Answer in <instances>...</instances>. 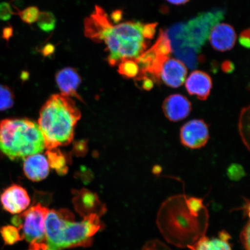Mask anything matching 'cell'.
Here are the masks:
<instances>
[{"label":"cell","mask_w":250,"mask_h":250,"mask_svg":"<svg viewBox=\"0 0 250 250\" xmlns=\"http://www.w3.org/2000/svg\"><path fill=\"white\" fill-rule=\"evenodd\" d=\"M162 171V167H160V166L156 165L153 167V173L155 174H159L161 173Z\"/></svg>","instance_id":"f35d334b"},{"label":"cell","mask_w":250,"mask_h":250,"mask_svg":"<svg viewBox=\"0 0 250 250\" xmlns=\"http://www.w3.org/2000/svg\"><path fill=\"white\" fill-rule=\"evenodd\" d=\"M224 15L221 10L205 12L187 24L175 25L168 33L179 48L192 49L199 54L212 27L223 20Z\"/></svg>","instance_id":"5b68a950"},{"label":"cell","mask_w":250,"mask_h":250,"mask_svg":"<svg viewBox=\"0 0 250 250\" xmlns=\"http://www.w3.org/2000/svg\"><path fill=\"white\" fill-rule=\"evenodd\" d=\"M142 250H171L160 240L155 239L149 240L143 246Z\"/></svg>","instance_id":"f1b7e54d"},{"label":"cell","mask_w":250,"mask_h":250,"mask_svg":"<svg viewBox=\"0 0 250 250\" xmlns=\"http://www.w3.org/2000/svg\"><path fill=\"white\" fill-rule=\"evenodd\" d=\"M156 26H157L156 23L144 24L143 34L146 40L153 39L155 34Z\"/></svg>","instance_id":"1f68e13d"},{"label":"cell","mask_w":250,"mask_h":250,"mask_svg":"<svg viewBox=\"0 0 250 250\" xmlns=\"http://www.w3.org/2000/svg\"><path fill=\"white\" fill-rule=\"evenodd\" d=\"M0 202L5 211L12 214H20L27 210L30 198L23 187L13 184L3 190Z\"/></svg>","instance_id":"9c48e42d"},{"label":"cell","mask_w":250,"mask_h":250,"mask_svg":"<svg viewBox=\"0 0 250 250\" xmlns=\"http://www.w3.org/2000/svg\"><path fill=\"white\" fill-rule=\"evenodd\" d=\"M15 14L9 3L6 2L0 3V20L8 21L10 20L12 15Z\"/></svg>","instance_id":"83f0119b"},{"label":"cell","mask_w":250,"mask_h":250,"mask_svg":"<svg viewBox=\"0 0 250 250\" xmlns=\"http://www.w3.org/2000/svg\"><path fill=\"white\" fill-rule=\"evenodd\" d=\"M56 47L51 43H47L42 49V54L43 57H50L54 54Z\"/></svg>","instance_id":"836d02e7"},{"label":"cell","mask_w":250,"mask_h":250,"mask_svg":"<svg viewBox=\"0 0 250 250\" xmlns=\"http://www.w3.org/2000/svg\"><path fill=\"white\" fill-rule=\"evenodd\" d=\"M188 92L195 96L201 101H205L210 95L212 89V80L208 74L196 70L190 73L186 82Z\"/></svg>","instance_id":"9a60e30c"},{"label":"cell","mask_w":250,"mask_h":250,"mask_svg":"<svg viewBox=\"0 0 250 250\" xmlns=\"http://www.w3.org/2000/svg\"><path fill=\"white\" fill-rule=\"evenodd\" d=\"M73 203L76 211L83 217L92 214L100 217L106 211L98 195L85 189L74 192Z\"/></svg>","instance_id":"30bf717a"},{"label":"cell","mask_w":250,"mask_h":250,"mask_svg":"<svg viewBox=\"0 0 250 250\" xmlns=\"http://www.w3.org/2000/svg\"><path fill=\"white\" fill-rule=\"evenodd\" d=\"M167 1L174 5H183L188 2L189 0H167Z\"/></svg>","instance_id":"74e56055"},{"label":"cell","mask_w":250,"mask_h":250,"mask_svg":"<svg viewBox=\"0 0 250 250\" xmlns=\"http://www.w3.org/2000/svg\"><path fill=\"white\" fill-rule=\"evenodd\" d=\"M45 148L38 124L26 119L0 121V152L12 161L40 154Z\"/></svg>","instance_id":"3957f363"},{"label":"cell","mask_w":250,"mask_h":250,"mask_svg":"<svg viewBox=\"0 0 250 250\" xmlns=\"http://www.w3.org/2000/svg\"><path fill=\"white\" fill-rule=\"evenodd\" d=\"M137 83H139V87L148 91L154 87V81L146 75H139L136 78Z\"/></svg>","instance_id":"f546056e"},{"label":"cell","mask_w":250,"mask_h":250,"mask_svg":"<svg viewBox=\"0 0 250 250\" xmlns=\"http://www.w3.org/2000/svg\"><path fill=\"white\" fill-rule=\"evenodd\" d=\"M181 142L187 148L198 149L204 146L209 139L208 125L201 120L188 122L181 127Z\"/></svg>","instance_id":"ba28073f"},{"label":"cell","mask_w":250,"mask_h":250,"mask_svg":"<svg viewBox=\"0 0 250 250\" xmlns=\"http://www.w3.org/2000/svg\"><path fill=\"white\" fill-rule=\"evenodd\" d=\"M23 171L25 176L32 181L44 180L49 173V165L44 155L36 154L24 159Z\"/></svg>","instance_id":"e0dca14e"},{"label":"cell","mask_w":250,"mask_h":250,"mask_svg":"<svg viewBox=\"0 0 250 250\" xmlns=\"http://www.w3.org/2000/svg\"><path fill=\"white\" fill-rule=\"evenodd\" d=\"M118 73L126 78H134L139 76L140 67L136 59H126L118 64Z\"/></svg>","instance_id":"ffe728a7"},{"label":"cell","mask_w":250,"mask_h":250,"mask_svg":"<svg viewBox=\"0 0 250 250\" xmlns=\"http://www.w3.org/2000/svg\"><path fill=\"white\" fill-rule=\"evenodd\" d=\"M227 176L232 181H239L246 176V172L241 165L233 164L228 167Z\"/></svg>","instance_id":"4316f807"},{"label":"cell","mask_w":250,"mask_h":250,"mask_svg":"<svg viewBox=\"0 0 250 250\" xmlns=\"http://www.w3.org/2000/svg\"><path fill=\"white\" fill-rule=\"evenodd\" d=\"M222 70L224 73L227 74L232 73L234 70V65L232 62L229 61H224L222 64Z\"/></svg>","instance_id":"8d00e7d4"},{"label":"cell","mask_w":250,"mask_h":250,"mask_svg":"<svg viewBox=\"0 0 250 250\" xmlns=\"http://www.w3.org/2000/svg\"><path fill=\"white\" fill-rule=\"evenodd\" d=\"M37 21L40 29L45 33H51L55 29L56 19L51 12H40Z\"/></svg>","instance_id":"603a6c76"},{"label":"cell","mask_w":250,"mask_h":250,"mask_svg":"<svg viewBox=\"0 0 250 250\" xmlns=\"http://www.w3.org/2000/svg\"><path fill=\"white\" fill-rule=\"evenodd\" d=\"M162 108L168 120L178 122L188 116L191 111L192 105L185 96L174 94L165 100Z\"/></svg>","instance_id":"5bb4252c"},{"label":"cell","mask_w":250,"mask_h":250,"mask_svg":"<svg viewBox=\"0 0 250 250\" xmlns=\"http://www.w3.org/2000/svg\"><path fill=\"white\" fill-rule=\"evenodd\" d=\"M144 24L136 21L111 24L103 33L101 42L107 46L109 65L114 66L124 59H136L145 52L149 42L144 36Z\"/></svg>","instance_id":"277c9868"},{"label":"cell","mask_w":250,"mask_h":250,"mask_svg":"<svg viewBox=\"0 0 250 250\" xmlns=\"http://www.w3.org/2000/svg\"><path fill=\"white\" fill-rule=\"evenodd\" d=\"M123 12L121 9H116L112 12L110 16V20L112 23L118 24L123 19Z\"/></svg>","instance_id":"e575fe53"},{"label":"cell","mask_w":250,"mask_h":250,"mask_svg":"<svg viewBox=\"0 0 250 250\" xmlns=\"http://www.w3.org/2000/svg\"><path fill=\"white\" fill-rule=\"evenodd\" d=\"M0 234L6 245H14L24 239L21 231L14 226L2 227L0 228Z\"/></svg>","instance_id":"44dd1931"},{"label":"cell","mask_w":250,"mask_h":250,"mask_svg":"<svg viewBox=\"0 0 250 250\" xmlns=\"http://www.w3.org/2000/svg\"><path fill=\"white\" fill-rule=\"evenodd\" d=\"M40 12L38 7L36 6H30L22 11H20L18 9L16 14L20 16L21 20L24 23L31 24L37 21Z\"/></svg>","instance_id":"484cf974"},{"label":"cell","mask_w":250,"mask_h":250,"mask_svg":"<svg viewBox=\"0 0 250 250\" xmlns=\"http://www.w3.org/2000/svg\"><path fill=\"white\" fill-rule=\"evenodd\" d=\"M55 78L56 83L62 95L76 97L81 100L77 89L82 80L76 69L70 67L62 68L56 73Z\"/></svg>","instance_id":"2e32d148"},{"label":"cell","mask_w":250,"mask_h":250,"mask_svg":"<svg viewBox=\"0 0 250 250\" xmlns=\"http://www.w3.org/2000/svg\"><path fill=\"white\" fill-rule=\"evenodd\" d=\"M112 24L107 13L99 5L84 21V33L87 38L96 43H101V37L107 28Z\"/></svg>","instance_id":"8fae6325"},{"label":"cell","mask_w":250,"mask_h":250,"mask_svg":"<svg viewBox=\"0 0 250 250\" xmlns=\"http://www.w3.org/2000/svg\"><path fill=\"white\" fill-rule=\"evenodd\" d=\"M80 222H75L74 217L66 219L62 224L49 250H62L92 245L93 236L102 229V223L98 215L92 214Z\"/></svg>","instance_id":"8992f818"},{"label":"cell","mask_w":250,"mask_h":250,"mask_svg":"<svg viewBox=\"0 0 250 250\" xmlns=\"http://www.w3.org/2000/svg\"><path fill=\"white\" fill-rule=\"evenodd\" d=\"M81 117L79 109L71 97L62 93L53 95L43 105L39 120L45 148L69 145Z\"/></svg>","instance_id":"7a4b0ae2"},{"label":"cell","mask_w":250,"mask_h":250,"mask_svg":"<svg viewBox=\"0 0 250 250\" xmlns=\"http://www.w3.org/2000/svg\"><path fill=\"white\" fill-rule=\"evenodd\" d=\"M232 238L229 233L222 230L218 237L203 236L192 245L188 247L190 250H232L229 240Z\"/></svg>","instance_id":"ac0fdd59"},{"label":"cell","mask_w":250,"mask_h":250,"mask_svg":"<svg viewBox=\"0 0 250 250\" xmlns=\"http://www.w3.org/2000/svg\"><path fill=\"white\" fill-rule=\"evenodd\" d=\"M186 198L177 195L167 199L157 217L159 229L166 240L179 248L192 245L205 235L208 227V211L193 215L187 208Z\"/></svg>","instance_id":"6da1fadb"},{"label":"cell","mask_w":250,"mask_h":250,"mask_svg":"<svg viewBox=\"0 0 250 250\" xmlns=\"http://www.w3.org/2000/svg\"><path fill=\"white\" fill-rule=\"evenodd\" d=\"M14 34V29L10 24L8 26H6L3 29L2 32V38L7 42H9V40L11 39V37L13 36Z\"/></svg>","instance_id":"d590c367"},{"label":"cell","mask_w":250,"mask_h":250,"mask_svg":"<svg viewBox=\"0 0 250 250\" xmlns=\"http://www.w3.org/2000/svg\"><path fill=\"white\" fill-rule=\"evenodd\" d=\"M250 221L246 225L240 233V240L244 250H250Z\"/></svg>","instance_id":"4dcf8cb0"},{"label":"cell","mask_w":250,"mask_h":250,"mask_svg":"<svg viewBox=\"0 0 250 250\" xmlns=\"http://www.w3.org/2000/svg\"><path fill=\"white\" fill-rule=\"evenodd\" d=\"M239 42L243 46L247 48H249L250 45L249 29L243 30L241 34H240Z\"/></svg>","instance_id":"d6a6232c"},{"label":"cell","mask_w":250,"mask_h":250,"mask_svg":"<svg viewBox=\"0 0 250 250\" xmlns=\"http://www.w3.org/2000/svg\"><path fill=\"white\" fill-rule=\"evenodd\" d=\"M208 37L212 48L221 52L229 51L233 48L237 38L233 27L227 23L215 24Z\"/></svg>","instance_id":"4fadbf2b"},{"label":"cell","mask_w":250,"mask_h":250,"mask_svg":"<svg viewBox=\"0 0 250 250\" xmlns=\"http://www.w3.org/2000/svg\"><path fill=\"white\" fill-rule=\"evenodd\" d=\"M46 159L49 167L54 169L61 176H64L67 173V159L65 154L58 148L47 149Z\"/></svg>","instance_id":"d6986e66"},{"label":"cell","mask_w":250,"mask_h":250,"mask_svg":"<svg viewBox=\"0 0 250 250\" xmlns=\"http://www.w3.org/2000/svg\"><path fill=\"white\" fill-rule=\"evenodd\" d=\"M186 202L189 211L195 216H199L205 212H208L207 208L203 204V199L196 198V197H190V198H187V196H186Z\"/></svg>","instance_id":"d4e9b609"},{"label":"cell","mask_w":250,"mask_h":250,"mask_svg":"<svg viewBox=\"0 0 250 250\" xmlns=\"http://www.w3.org/2000/svg\"><path fill=\"white\" fill-rule=\"evenodd\" d=\"M48 211V208L38 203L12 218V224L30 243L29 250H46L48 248L45 221Z\"/></svg>","instance_id":"52a82bcc"},{"label":"cell","mask_w":250,"mask_h":250,"mask_svg":"<svg viewBox=\"0 0 250 250\" xmlns=\"http://www.w3.org/2000/svg\"><path fill=\"white\" fill-rule=\"evenodd\" d=\"M14 102L15 96L12 90L7 86L0 84V111L11 108Z\"/></svg>","instance_id":"cb8c5ba5"},{"label":"cell","mask_w":250,"mask_h":250,"mask_svg":"<svg viewBox=\"0 0 250 250\" xmlns=\"http://www.w3.org/2000/svg\"><path fill=\"white\" fill-rule=\"evenodd\" d=\"M239 127L243 142L249 149L250 139V107L249 106L242 109L240 117Z\"/></svg>","instance_id":"7402d4cb"},{"label":"cell","mask_w":250,"mask_h":250,"mask_svg":"<svg viewBox=\"0 0 250 250\" xmlns=\"http://www.w3.org/2000/svg\"><path fill=\"white\" fill-rule=\"evenodd\" d=\"M187 75V68L182 62L168 58L162 64L159 79L167 86L177 88L185 82Z\"/></svg>","instance_id":"7c38bea8"}]
</instances>
